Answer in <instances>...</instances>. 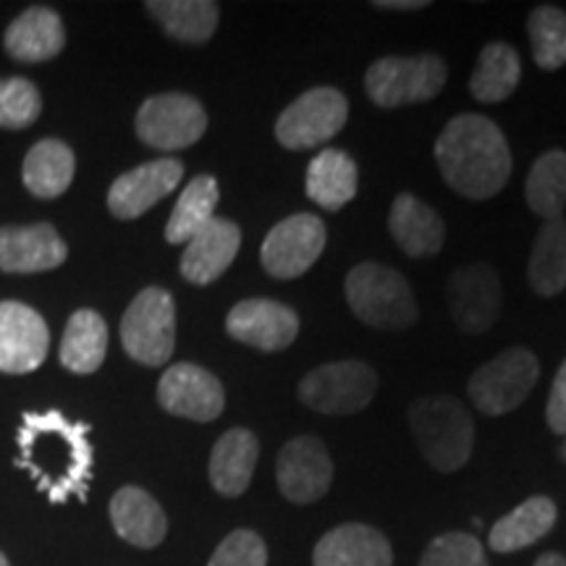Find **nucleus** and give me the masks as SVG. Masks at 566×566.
Masks as SVG:
<instances>
[{"instance_id":"20","label":"nucleus","mask_w":566,"mask_h":566,"mask_svg":"<svg viewBox=\"0 0 566 566\" xmlns=\"http://www.w3.org/2000/svg\"><path fill=\"white\" fill-rule=\"evenodd\" d=\"M315 566H391L394 551L384 533L375 527L342 525L321 537L313 551Z\"/></svg>"},{"instance_id":"7","label":"nucleus","mask_w":566,"mask_h":566,"mask_svg":"<svg viewBox=\"0 0 566 566\" xmlns=\"http://www.w3.org/2000/svg\"><path fill=\"white\" fill-rule=\"evenodd\" d=\"M537 378H541V363L535 354L514 346L478 367L470 378V399L483 415H509L527 399Z\"/></svg>"},{"instance_id":"26","label":"nucleus","mask_w":566,"mask_h":566,"mask_svg":"<svg viewBox=\"0 0 566 566\" xmlns=\"http://www.w3.org/2000/svg\"><path fill=\"white\" fill-rule=\"evenodd\" d=\"M74 171L76 158L66 142L42 139L27 153L21 179H24V187L34 197H40V200H55V197H61L71 187Z\"/></svg>"},{"instance_id":"40","label":"nucleus","mask_w":566,"mask_h":566,"mask_svg":"<svg viewBox=\"0 0 566 566\" xmlns=\"http://www.w3.org/2000/svg\"><path fill=\"white\" fill-rule=\"evenodd\" d=\"M535 566H566V558L562 554H543Z\"/></svg>"},{"instance_id":"8","label":"nucleus","mask_w":566,"mask_h":566,"mask_svg":"<svg viewBox=\"0 0 566 566\" xmlns=\"http://www.w3.org/2000/svg\"><path fill=\"white\" fill-rule=\"evenodd\" d=\"M378 391V375L367 363L346 359L310 370L300 384L302 405L321 415H354Z\"/></svg>"},{"instance_id":"25","label":"nucleus","mask_w":566,"mask_h":566,"mask_svg":"<svg viewBox=\"0 0 566 566\" xmlns=\"http://www.w3.org/2000/svg\"><path fill=\"white\" fill-rule=\"evenodd\" d=\"M556 516L554 501L546 495H533L495 522L488 543L495 554H514V551L533 546L541 537H546L556 525Z\"/></svg>"},{"instance_id":"27","label":"nucleus","mask_w":566,"mask_h":566,"mask_svg":"<svg viewBox=\"0 0 566 566\" xmlns=\"http://www.w3.org/2000/svg\"><path fill=\"white\" fill-rule=\"evenodd\" d=\"M307 195L323 210H342L357 195V163L342 150H323L307 168Z\"/></svg>"},{"instance_id":"31","label":"nucleus","mask_w":566,"mask_h":566,"mask_svg":"<svg viewBox=\"0 0 566 566\" xmlns=\"http://www.w3.org/2000/svg\"><path fill=\"white\" fill-rule=\"evenodd\" d=\"M522 76V61L512 45L491 42L480 51L478 66L472 71L470 92L480 103H501L516 90Z\"/></svg>"},{"instance_id":"17","label":"nucleus","mask_w":566,"mask_h":566,"mask_svg":"<svg viewBox=\"0 0 566 566\" xmlns=\"http://www.w3.org/2000/svg\"><path fill=\"white\" fill-rule=\"evenodd\" d=\"M226 331L239 344L260 352H281L300 334V317L286 304L273 300H244L226 317Z\"/></svg>"},{"instance_id":"10","label":"nucleus","mask_w":566,"mask_h":566,"mask_svg":"<svg viewBox=\"0 0 566 566\" xmlns=\"http://www.w3.org/2000/svg\"><path fill=\"white\" fill-rule=\"evenodd\" d=\"M208 129V113L202 103L179 92L155 95L142 103L137 113V134L155 150H184L200 142Z\"/></svg>"},{"instance_id":"6","label":"nucleus","mask_w":566,"mask_h":566,"mask_svg":"<svg viewBox=\"0 0 566 566\" xmlns=\"http://www.w3.org/2000/svg\"><path fill=\"white\" fill-rule=\"evenodd\" d=\"M446 63L436 53L409 55V59H380L365 74L367 95L380 108H399L433 101L443 90Z\"/></svg>"},{"instance_id":"15","label":"nucleus","mask_w":566,"mask_h":566,"mask_svg":"<svg viewBox=\"0 0 566 566\" xmlns=\"http://www.w3.org/2000/svg\"><path fill=\"white\" fill-rule=\"evenodd\" d=\"M51 331L21 302H0V373H32L45 363Z\"/></svg>"},{"instance_id":"1","label":"nucleus","mask_w":566,"mask_h":566,"mask_svg":"<svg viewBox=\"0 0 566 566\" xmlns=\"http://www.w3.org/2000/svg\"><path fill=\"white\" fill-rule=\"evenodd\" d=\"M90 428L69 422L61 412H30L19 428L17 464L38 483L53 504H66L71 495L84 499L92 472Z\"/></svg>"},{"instance_id":"39","label":"nucleus","mask_w":566,"mask_h":566,"mask_svg":"<svg viewBox=\"0 0 566 566\" xmlns=\"http://www.w3.org/2000/svg\"><path fill=\"white\" fill-rule=\"evenodd\" d=\"M375 9L380 11H417L428 6V0H375Z\"/></svg>"},{"instance_id":"21","label":"nucleus","mask_w":566,"mask_h":566,"mask_svg":"<svg viewBox=\"0 0 566 566\" xmlns=\"http://www.w3.org/2000/svg\"><path fill=\"white\" fill-rule=\"evenodd\" d=\"M260 443L252 430L233 428L218 438L210 454V485L226 499H237L252 483L254 467H258Z\"/></svg>"},{"instance_id":"11","label":"nucleus","mask_w":566,"mask_h":566,"mask_svg":"<svg viewBox=\"0 0 566 566\" xmlns=\"http://www.w3.org/2000/svg\"><path fill=\"white\" fill-rule=\"evenodd\" d=\"M325 223L313 212H300V216L286 218L279 226H273L271 233L265 237L263 268L273 279L292 281L307 273L325 250Z\"/></svg>"},{"instance_id":"23","label":"nucleus","mask_w":566,"mask_h":566,"mask_svg":"<svg viewBox=\"0 0 566 566\" xmlns=\"http://www.w3.org/2000/svg\"><path fill=\"white\" fill-rule=\"evenodd\" d=\"M111 522L126 543L137 548L160 546L168 533V520L158 501L142 488L126 485L113 495Z\"/></svg>"},{"instance_id":"16","label":"nucleus","mask_w":566,"mask_h":566,"mask_svg":"<svg viewBox=\"0 0 566 566\" xmlns=\"http://www.w3.org/2000/svg\"><path fill=\"white\" fill-rule=\"evenodd\" d=\"M184 179V166L174 158L145 163L118 176L108 189V210L118 221H134L168 197Z\"/></svg>"},{"instance_id":"35","label":"nucleus","mask_w":566,"mask_h":566,"mask_svg":"<svg viewBox=\"0 0 566 566\" xmlns=\"http://www.w3.org/2000/svg\"><path fill=\"white\" fill-rule=\"evenodd\" d=\"M42 113V97L30 80H0V129H27Z\"/></svg>"},{"instance_id":"34","label":"nucleus","mask_w":566,"mask_h":566,"mask_svg":"<svg viewBox=\"0 0 566 566\" xmlns=\"http://www.w3.org/2000/svg\"><path fill=\"white\" fill-rule=\"evenodd\" d=\"M533 59L541 69L554 71L566 63V11L556 6H537L527 19Z\"/></svg>"},{"instance_id":"9","label":"nucleus","mask_w":566,"mask_h":566,"mask_svg":"<svg viewBox=\"0 0 566 566\" xmlns=\"http://www.w3.org/2000/svg\"><path fill=\"white\" fill-rule=\"evenodd\" d=\"M349 103L336 87H315L289 105L275 122V137L286 150H310L346 126Z\"/></svg>"},{"instance_id":"22","label":"nucleus","mask_w":566,"mask_h":566,"mask_svg":"<svg viewBox=\"0 0 566 566\" xmlns=\"http://www.w3.org/2000/svg\"><path fill=\"white\" fill-rule=\"evenodd\" d=\"M388 231L409 258H430V254L441 252L446 242L441 216L430 205L417 200L415 195L396 197L391 212H388Z\"/></svg>"},{"instance_id":"41","label":"nucleus","mask_w":566,"mask_h":566,"mask_svg":"<svg viewBox=\"0 0 566 566\" xmlns=\"http://www.w3.org/2000/svg\"><path fill=\"white\" fill-rule=\"evenodd\" d=\"M0 566H11V564H9V558H6L3 554H0Z\"/></svg>"},{"instance_id":"37","label":"nucleus","mask_w":566,"mask_h":566,"mask_svg":"<svg viewBox=\"0 0 566 566\" xmlns=\"http://www.w3.org/2000/svg\"><path fill=\"white\" fill-rule=\"evenodd\" d=\"M208 566H268V548L263 537L252 530H233L216 548Z\"/></svg>"},{"instance_id":"33","label":"nucleus","mask_w":566,"mask_h":566,"mask_svg":"<svg viewBox=\"0 0 566 566\" xmlns=\"http://www.w3.org/2000/svg\"><path fill=\"white\" fill-rule=\"evenodd\" d=\"M527 208L535 216L556 221L566 208V153L548 150L535 160L525 181Z\"/></svg>"},{"instance_id":"2","label":"nucleus","mask_w":566,"mask_h":566,"mask_svg":"<svg viewBox=\"0 0 566 566\" xmlns=\"http://www.w3.org/2000/svg\"><path fill=\"white\" fill-rule=\"evenodd\" d=\"M436 163L446 184L467 200L499 195L512 174L504 132L478 113H462L446 124L436 142Z\"/></svg>"},{"instance_id":"14","label":"nucleus","mask_w":566,"mask_h":566,"mask_svg":"<svg viewBox=\"0 0 566 566\" xmlns=\"http://www.w3.org/2000/svg\"><path fill=\"white\" fill-rule=\"evenodd\" d=\"M158 401L166 412L195 422L218 420L226 407L221 380L200 365L181 363L168 367L158 384Z\"/></svg>"},{"instance_id":"19","label":"nucleus","mask_w":566,"mask_h":566,"mask_svg":"<svg viewBox=\"0 0 566 566\" xmlns=\"http://www.w3.org/2000/svg\"><path fill=\"white\" fill-rule=\"evenodd\" d=\"M242 247V231L229 218H212L197 231L181 254V275L197 286H208L229 271Z\"/></svg>"},{"instance_id":"36","label":"nucleus","mask_w":566,"mask_h":566,"mask_svg":"<svg viewBox=\"0 0 566 566\" xmlns=\"http://www.w3.org/2000/svg\"><path fill=\"white\" fill-rule=\"evenodd\" d=\"M420 566H488V558L475 535L446 533L424 548Z\"/></svg>"},{"instance_id":"13","label":"nucleus","mask_w":566,"mask_h":566,"mask_svg":"<svg viewBox=\"0 0 566 566\" xmlns=\"http://www.w3.org/2000/svg\"><path fill=\"white\" fill-rule=\"evenodd\" d=\"M275 480L281 493L292 504H315L328 493L334 483V462H331L325 446L313 436L292 438L279 451L275 462Z\"/></svg>"},{"instance_id":"38","label":"nucleus","mask_w":566,"mask_h":566,"mask_svg":"<svg viewBox=\"0 0 566 566\" xmlns=\"http://www.w3.org/2000/svg\"><path fill=\"white\" fill-rule=\"evenodd\" d=\"M546 420L554 433H566V359L564 365L558 367L554 386H551Z\"/></svg>"},{"instance_id":"5","label":"nucleus","mask_w":566,"mask_h":566,"mask_svg":"<svg viewBox=\"0 0 566 566\" xmlns=\"http://www.w3.org/2000/svg\"><path fill=\"white\" fill-rule=\"evenodd\" d=\"M122 344L134 363L160 367L176 349V304L160 286L134 296L122 321Z\"/></svg>"},{"instance_id":"4","label":"nucleus","mask_w":566,"mask_h":566,"mask_svg":"<svg viewBox=\"0 0 566 566\" xmlns=\"http://www.w3.org/2000/svg\"><path fill=\"white\" fill-rule=\"evenodd\" d=\"M352 313L373 328H409L417 321V300L407 279L394 268L363 263L346 275Z\"/></svg>"},{"instance_id":"24","label":"nucleus","mask_w":566,"mask_h":566,"mask_svg":"<svg viewBox=\"0 0 566 566\" xmlns=\"http://www.w3.org/2000/svg\"><path fill=\"white\" fill-rule=\"evenodd\" d=\"M6 51L11 59L24 63L51 61L66 45L63 21L51 9H30L11 21L6 30Z\"/></svg>"},{"instance_id":"29","label":"nucleus","mask_w":566,"mask_h":566,"mask_svg":"<svg viewBox=\"0 0 566 566\" xmlns=\"http://www.w3.org/2000/svg\"><path fill=\"white\" fill-rule=\"evenodd\" d=\"M527 281L535 294L556 296L566 289V221H546L537 231L530 254Z\"/></svg>"},{"instance_id":"18","label":"nucleus","mask_w":566,"mask_h":566,"mask_svg":"<svg viewBox=\"0 0 566 566\" xmlns=\"http://www.w3.org/2000/svg\"><path fill=\"white\" fill-rule=\"evenodd\" d=\"M66 258V244L51 223L0 229V271L42 273L63 265Z\"/></svg>"},{"instance_id":"28","label":"nucleus","mask_w":566,"mask_h":566,"mask_svg":"<svg viewBox=\"0 0 566 566\" xmlns=\"http://www.w3.org/2000/svg\"><path fill=\"white\" fill-rule=\"evenodd\" d=\"M108 352V325L95 310H76L69 317L61 342V365L76 375H90L103 365Z\"/></svg>"},{"instance_id":"30","label":"nucleus","mask_w":566,"mask_h":566,"mask_svg":"<svg viewBox=\"0 0 566 566\" xmlns=\"http://www.w3.org/2000/svg\"><path fill=\"white\" fill-rule=\"evenodd\" d=\"M147 11L168 38L181 42L210 40L221 19V9L210 0H153L147 3Z\"/></svg>"},{"instance_id":"12","label":"nucleus","mask_w":566,"mask_h":566,"mask_svg":"<svg viewBox=\"0 0 566 566\" xmlns=\"http://www.w3.org/2000/svg\"><path fill=\"white\" fill-rule=\"evenodd\" d=\"M446 302H449L451 317L459 331L478 336L499 321L504 292H501V281L493 268L475 263L451 273L446 283Z\"/></svg>"},{"instance_id":"32","label":"nucleus","mask_w":566,"mask_h":566,"mask_svg":"<svg viewBox=\"0 0 566 566\" xmlns=\"http://www.w3.org/2000/svg\"><path fill=\"white\" fill-rule=\"evenodd\" d=\"M221 197L218 181L212 176H197L187 184L179 202L168 218L166 239L171 244H187L197 231H202L216 218V205Z\"/></svg>"},{"instance_id":"3","label":"nucleus","mask_w":566,"mask_h":566,"mask_svg":"<svg viewBox=\"0 0 566 566\" xmlns=\"http://www.w3.org/2000/svg\"><path fill=\"white\" fill-rule=\"evenodd\" d=\"M409 428L422 457L438 472H457L470 462L475 422L454 396H424L409 407Z\"/></svg>"}]
</instances>
